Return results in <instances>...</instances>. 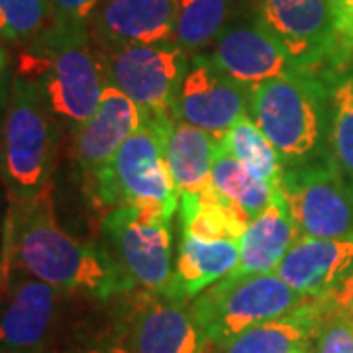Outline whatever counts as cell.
I'll list each match as a JSON object with an SVG mask.
<instances>
[{
    "label": "cell",
    "instance_id": "obj_1",
    "mask_svg": "<svg viewBox=\"0 0 353 353\" xmlns=\"http://www.w3.org/2000/svg\"><path fill=\"white\" fill-rule=\"evenodd\" d=\"M12 271L97 301L130 292L99 243H83L59 226L51 187L34 199L8 202L2 222L0 277Z\"/></svg>",
    "mask_w": 353,
    "mask_h": 353
},
{
    "label": "cell",
    "instance_id": "obj_2",
    "mask_svg": "<svg viewBox=\"0 0 353 353\" xmlns=\"http://www.w3.org/2000/svg\"><path fill=\"white\" fill-rule=\"evenodd\" d=\"M16 75L34 81L59 124L71 130L90 118L106 87L88 24L51 22L20 53Z\"/></svg>",
    "mask_w": 353,
    "mask_h": 353
},
{
    "label": "cell",
    "instance_id": "obj_3",
    "mask_svg": "<svg viewBox=\"0 0 353 353\" xmlns=\"http://www.w3.org/2000/svg\"><path fill=\"white\" fill-rule=\"evenodd\" d=\"M248 114L275 145L285 169L328 155L332 101L322 73L303 71L255 85Z\"/></svg>",
    "mask_w": 353,
    "mask_h": 353
},
{
    "label": "cell",
    "instance_id": "obj_4",
    "mask_svg": "<svg viewBox=\"0 0 353 353\" xmlns=\"http://www.w3.org/2000/svg\"><path fill=\"white\" fill-rule=\"evenodd\" d=\"M61 124L39 87L14 75L0 122V181L8 202L28 201L53 185Z\"/></svg>",
    "mask_w": 353,
    "mask_h": 353
},
{
    "label": "cell",
    "instance_id": "obj_5",
    "mask_svg": "<svg viewBox=\"0 0 353 353\" xmlns=\"http://www.w3.org/2000/svg\"><path fill=\"white\" fill-rule=\"evenodd\" d=\"M173 124L141 118L108 165L87 179L88 196L97 206H138L175 218L179 192L165 161V141Z\"/></svg>",
    "mask_w": 353,
    "mask_h": 353
},
{
    "label": "cell",
    "instance_id": "obj_6",
    "mask_svg": "<svg viewBox=\"0 0 353 353\" xmlns=\"http://www.w3.org/2000/svg\"><path fill=\"white\" fill-rule=\"evenodd\" d=\"M173 218L163 212L116 206L104 216L99 248L130 290L165 294L173 279Z\"/></svg>",
    "mask_w": 353,
    "mask_h": 353
},
{
    "label": "cell",
    "instance_id": "obj_7",
    "mask_svg": "<svg viewBox=\"0 0 353 353\" xmlns=\"http://www.w3.org/2000/svg\"><path fill=\"white\" fill-rule=\"evenodd\" d=\"M303 301L275 273H259L226 275L192 299L189 306L212 352L245 330L289 314Z\"/></svg>",
    "mask_w": 353,
    "mask_h": 353
},
{
    "label": "cell",
    "instance_id": "obj_8",
    "mask_svg": "<svg viewBox=\"0 0 353 353\" xmlns=\"http://www.w3.org/2000/svg\"><path fill=\"white\" fill-rule=\"evenodd\" d=\"M104 83L138 104L141 118L175 122L171 102L190 65L175 39L97 50Z\"/></svg>",
    "mask_w": 353,
    "mask_h": 353
},
{
    "label": "cell",
    "instance_id": "obj_9",
    "mask_svg": "<svg viewBox=\"0 0 353 353\" xmlns=\"http://www.w3.org/2000/svg\"><path fill=\"white\" fill-rule=\"evenodd\" d=\"M277 192L301 238H340L353 234V187L330 155L285 169Z\"/></svg>",
    "mask_w": 353,
    "mask_h": 353
},
{
    "label": "cell",
    "instance_id": "obj_10",
    "mask_svg": "<svg viewBox=\"0 0 353 353\" xmlns=\"http://www.w3.org/2000/svg\"><path fill=\"white\" fill-rule=\"evenodd\" d=\"M124 296L120 336L132 353H208L189 303L134 289Z\"/></svg>",
    "mask_w": 353,
    "mask_h": 353
},
{
    "label": "cell",
    "instance_id": "obj_11",
    "mask_svg": "<svg viewBox=\"0 0 353 353\" xmlns=\"http://www.w3.org/2000/svg\"><path fill=\"white\" fill-rule=\"evenodd\" d=\"M255 14L304 71L326 73L340 59L330 0H257Z\"/></svg>",
    "mask_w": 353,
    "mask_h": 353
},
{
    "label": "cell",
    "instance_id": "obj_12",
    "mask_svg": "<svg viewBox=\"0 0 353 353\" xmlns=\"http://www.w3.org/2000/svg\"><path fill=\"white\" fill-rule=\"evenodd\" d=\"M252 87L216 69L208 55H190V65L171 102L175 122L201 128L222 139L234 122L250 110Z\"/></svg>",
    "mask_w": 353,
    "mask_h": 353
},
{
    "label": "cell",
    "instance_id": "obj_13",
    "mask_svg": "<svg viewBox=\"0 0 353 353\" xmlns=\"http://www.w3.org/2000/svg\"><path fill=\"white\" fill-rule=\"evenodd\" d=\"M0 350L43 352L59 326L63 290L12 271L0 277Z\"/></svg>",
    "mask_w": 353,
    "mask_h": 353
},
{
    "label": "cell",
    "instance_id": "obj_14",
    "mask_svg": "<svg viewBox=\"0 0 353 353\" xmlns=\"http://www.w3.org/2000/svg\"><path fill=\"white\" fill-rule=\"evenodd\" d=\"M208 59L224 75L236 79L245 87L304 71L290 59L289 53L255 12L232 18L216 38Z\"/></svg>",
    "mask_w": 353,
    "mask_h": 353
},
{
    "label": "cell",
    "instance_id": "obj_15",
    "mask_svg": "<svg viewBox=\"0 0 353 353\" xmlns=\"http://www.w3.org/2000/svg\"><path fill=\"white\" fill-rule=\"evenodd\" d=\"M181 0H101L88 18L97 50H114L175 38Z\"/></svg>",
    "mask_w": 353,
    "mask_h": 353
},
{
    "label": "cell",
    "instance_id": "obj_16",
    "mask_svg": "<svg viewBox=\"0 0 353 353\" xmlns=\"http://www.w3.org/2000/svg\"><path fill=\"white\" fill-rule=\"evenodd\" d=\"M141 124L138 104L118 88L106 85L97 110L75 130L71 155L77 169L90 179L112 159Z\"/></svg>",
    "mask_w": 353,
    "mask_h": 353
},
{
    "label": "cell",
    "instance_id": "obj_17",
    "mask_svg": "<svg viewBox=\"0 0 353 353\" xmlns=\"http://www.w3.org/2000/svg\"><path fill=\"white\" fill-rule=\"evenodd\" d=\"M353 269V234L340 238H299L275 275L303 299H318Z\"/></svg>",
    "mask_w": 353,
    "mask_h": 353
},
{
    "label": "cell",
    "instance_id": "obj_18",
    "mask_svg": "<svg viewBox=\"0 0 353 353\" xmlns=\"http://www.w3.org/2000/svg\"><path fill=\"white\" fill-rule=\"evenodd\" d=\"M240 261V240H204L181 234L173 279L163 296L190 303L230 275Z\"/></svg>",
    "mask_w": 353,
    "mask_h": 353
},
{
    "label": "cell",
    "instance_id": "obj_19",
    "mask_svg": "<svg viewBox=\"0 0 353 353\" xmlns=\"http://www.w3.org/2000/svg\"><path fill=\"white\" fill-rule=\"evenodd\" d=\"M299 238L301 232L277 192L243 232L240 238V261L230 275L275 273L281 259Z\"/></svg>",
    "mask_w": 353,
    "mask_h": 353
},
{
    "label": "cell",
    "instance_id": "obj_20",
    "mask_svg": "<svg viewBox=\"0 0 353 353\" xmlns=\"http://www.w3.org/2000/svg\"><path fill=\"white\" fill-rule=\"evenodd\" d=\"M324 320L318 299H304L289 314L245 330L210 353H310V343Z\"/></svg>",
    "mask_w": 353,
    "mask_h": 353
},
{
    "label": "cell",
    "instance_id": "obj_21",
    "mask_svg": "<svg viewBox=\"0 0 353 353\" xmlns=\"http://www.w3.org/2000/svg\"><path fill=\"white\" fill-rule=\"evenodd\" d=\"M181 234H190L204 240H240L252 218L212 183L196 194L179 196Z\"/></svg>",
    "mask_w": 353,
    "mask_h": 353
},
{
    "label": "cell",
    "instance_id": "obj_22",
    "mask_svg": "<svg viewBox=\"0 0 353 353\" xmlns=\"http://www.w3.org/2000/svg\"><path fill=\"white\" fill-rule=\"evenodd\" d=\"M216 139L201 128L175 122L165 141V161L179 196L196 194L210 185Z\"/></svg>",
    "mask_w": 353,
    "mask_h": 353
},
{
    "label": "cell",
    "instance_id": "obj_23",
    "mask_svg": "<svg viewBox=\"0 0 353 353\" xmlns=\"http://www.w3.org/2000/svg\"><path fill=\"white\" fill-rule=\"evenodd\" d=\"M218 143L253 176L271 185L273 189H279L285 175V163L275 145L253 122L250 114L238 118V122L232 124L222 139H218Z\"/></svg>",
    "mask_w": 353,
    "mask_h": 353
},
{
    "label": "cell",
    "instance_id": "obj_24",
    "mask_svg": "<svg viewBox=\"0 0 353 353\" xmlns=\"http://www.w3.org/2000/svg\"><path fill=\"white\" fill-rule=\"evenodd\" d=\"M330 83L328 155L341 176L353 187V71L350 65H340L324 73Z\"/></svg>",
    "mask_w": 353,
    "mask_h": 353
},
{
    "label": "cell",
    "instance_id": "obj_25",
    "mask_svg": "<svg viewBox=\"0 0 353 353\" xmlns=\"http://www.w3.org/2000/svg\"><path fill=\"white\" fill-rule=\"evenodd\" d=\"M212 187L230 201H234L250 218H255L269 202L275 199L277 189L253 176L240 161H236L216 139L214 159H212Z\"/></svg>",
    "mask_w": 353,
    "mask_h": 353
},
{
    "label": "cell",
    "instance_id": "obj_26",
    "mask_svg": "<svg viewBox=\"0 0 353 353\" xmlns=\"http://www.w3.org/2000/svg\"><path fill=\"white\" fill-rule=\"evenodd\" d=\"M236 0H181L175 41L187 53H201L232 22Z\"/></svg>",
    "mask_w": 353,
    "mask_h": 353
},
{
    "label": "cell",
    "instance_id": "obj_27",
    "mask_svg": "<svg viewBox=\"0 0 353 353\" xmlns=\"http://www.w3.org/2000/svg\"><path fill=\"white\" fill-rule=\"evenodd\" d=\"M51 20V0H0V39L8 43H32Z\"/></svg>",
    "mask_w": 353,
    "mask_h": 353
},
{
    "label": "cell",
    "instance_id": "obj_28",
    "mask_svg": "<svg viewBox=\"0 0 353 353\" xmlns=\"http://www.w3.org/2000/svg\"><path fill=\"white\" fill-rule=\"evenodd\" d=\"M314 341V353H353V318H326L316 332Z\"/></svg>",
    "mask_w": 353,
    "mask_h": 353
},
{
    "label": "cell",
    "instance_id": "obj_29",
    "mask_svg": "<svg viewBox=\"0 0 353 353\" xmlns=\"http://www.w3.org/2000/svg\"><path fill=\"white\" fill-rule=\"evenodd\" d=\"M330 6L334 14L340 48V59L336 67H340L353 57V0H330Z\"/></svg>",
    "mask_w": 353,
    "mask_h": 353
},
{
    "label": "cell",
    "instance_id": "obj_30",
    "mask_svg": "<svg viewBox=\"0 0 353 353\" xmlns=\"http://www.w3.org/2000/svg\"><path fill=\"white\" fill-rule=\"evenodd\" d=\"M318 303L326 318L330 316L353 318V269L324 296H318Z\"/></svg>",
    "mask_w": 353,
    "mask_h": 353
},
{
    "label": "cell",
    "instance_id": "obj_31",
    "mask_svg": "<svg viewBox=\"0 0 353 353\" xmlns=\"http://www.w3.org/2000/svg\"><path fill=\"white\" fill-rule=\"evenodd\" d=\"M101 0H51V22L61 24H88V18Z\"/></svg>",
    "mask_w": 353,
    "mask_h": 353
},
{
    "label": "cell",
    "instance_id": "obj_32",
    "mask_svg": "<svg viewBox=\"0 0 353 353\" xmlns=\"http://www.w3.org/2000/svg\"><path fill=\"white\" fill-rule=\"evenodd\" d=\"M73 353H132L126 345L122 343H112V345H101V347H87V350H77Z\"/></svg>",
    "mask_w": 353,
    "mask_h": 353
},
{
    "label": "cell",
    "instance_id": "obj_33",
    "mask_svg": "<svg viewBox=\"0 0 353 353\" xmlns=\"http://www.w3.org/2000/svg\"><path fill=\"white\" fill-rule=\"evenodd\" d=\"M6 65H8V55H6V51H4V48L0 46V75L4 73Z\"/></svg>",
    "mask_w": 353,
    "mask_h": 353
},
{
    "label": "cell",
    "instance_id": "obj_34",
    "mask_svg": "<svg viewBox=\"0 0 353 353\" xmlns=\"http://www.w3.org/2000/svg\"><path fill=\"white\" fill-rule=\"evenodd\" d=\"M2 101H6V99H4V85L0 81V108H2Z\"/></svg>",
    "mask_w": 353,
    "mask_h": 353
},
{
    "label": "cell",
    "instance_id": "obj_35",
    "mask_svg": "<svg viewBox=\"0 0 353 353\" xmlns=\"http://www.w3.org/2000/svg\"><path fill=\"white\" fill-rule=\"evenodd\" d=\"M0 353H43V352H16V350H0Z\"/></svg>",
    "mask_w": 353,
    "mask_h": 353
},
{
    "label": "cell",
    "instance_id": "obj_36",
    "mask_svg": "<svg viewBox=\"0 0 353 353\" xmlns=\"http://www.w3.org/2000/svg\"><path fill=\"white\" fill-rule=\"evenodd\" d=\"M347 65H350V69H352V71H353V57H352V59H350V61H347Z\"/></svg>",
    "mask_w": 353,
    "mask_h": 353
},
{
    "label": "cell",
    "instance_id": "obj_37",
    "mask_svg": "<svg viewBox=\"0 0 353 353\" xmlns=\"http://www.w3.org/2000/svg\"><path fill=\"white\" fill-rule=\"evenodd\" d=\"M0 290H2V285H0Z\"/></svg>",
    "mask_w": 353,
    "mask_h": 353
}]
</instances>
